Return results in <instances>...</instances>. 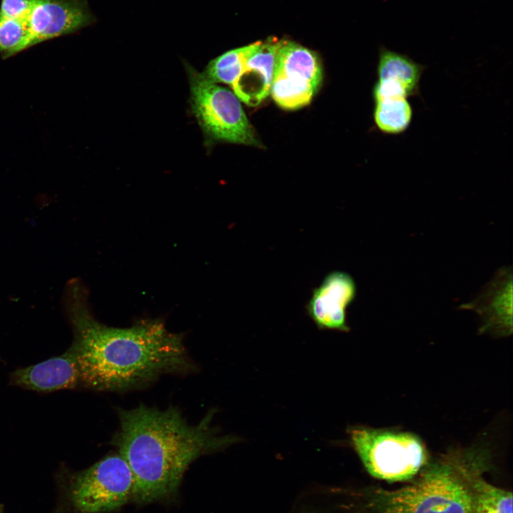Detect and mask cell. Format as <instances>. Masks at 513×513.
<instances>
[{
	"mask_svg": "<svg viewBox=\"0 0 513 513\" xmlns=\"http://www.w3.org/2000/svg\"><path fill=\"white\" fill-rule=\"evenodd\" d=\"M186 70L191 109L205 135L214 140L259 146L254 130L236 95L188 63Z\"/></svg>",
	"mask_w": 513,
	"mask_h": 513,
	"instance_id": "5b68a950",
	"label": "cell"
},
{
	"mask_svg": "<svg viewBox=\"0 0 513 513\" xmlns=\"http://www.w3.org/2000/svg\"><path fill=\"white\" fill-rule=\"evenodd\" d=\"M374 101L373 120L380 132L398 135L407 130L413 114L407 98H390Z\"/></svg>",
	"mask_w": 513,
	"mask_h": 513,
	"instance_id": "5bb4252c",
	"label": "cell"
},
{
	"mask_svg": "<svg viewBox=\"0 0 513 513\" xmlns=\"http://www.w3.org/2000/svg\"><path fill=\"white\" fill-rule=\"evenodd\" d=\"M95 21L87 0H38L30 17L33 46L74 33Z\"/></svg>",
	"mask_w": 513,
	"mask_h": 513,
	"instance_id": "9c48e42d",
	"label": "cell"
},
{
	"mask_svg": "<svg viewBox=\"0 0 513 513\" xmlns=\"http://www.w3.org/2000/svg\"><path fill=\"white\" fill-rule=\"evenodd\" d=\"M425 69L406 54L390 50L383 46L378 52V80H390L400 84L409 97L419 91L420 81Z\"/></svg>",
	"mask_w": 513,
	"mask_h": 513,
	"instance_id": "4fadbf2b",
	"label": "cell"
},
{
	"mask_svg": "<svg viewBox=\"0 0 513 513\" xmlns=\"http://www.w3.org/2000/svg\"><path fill=\"white\" fill-rule=\"evenodd\" d=\"M134 484L128 464L115 453L76 474L71 483L70 498L82 513L108 512L133 499Z\"/></svg>",
	"mask_w": 513,
	"mask_h": 513,
	"instance_id": "8992f818",
	"label": "cell"
},
{
	"mask_svg": "<svg viewBox=\"0 0 513 513\" xmlns=\"http://www.w3.org/2000/svg\"><path fill=\"white\" fill-rule=\"evenodd\" d=\"M9 382L12 385L40 393L74 389L81 385L74 352L69 347L60 356L18 368L11 373Z\"/></svg>",
	"mask_w": 513,
	"mask_h": 513,
	"instance_id": "30bf717a",
	"label": "cell"
},
{
	"mask_svg": "<svg viewBox=\"0 0 513 513\" xmlns=\"http://www.w3.org/2000/svg\"><path fill=\"white\" fill-rule=\"evenodd\" d=\"M323 78L318 56L295 42L284 41L276 54L270 93L282 108L309 104Z\"/></svg>",
	"mask_w": 513,
	"mask_h": 513,
	"instance_id": "52a82bcc",
	"label": "cell"
},
{
	"mask_svg": "<svg viewBox=\"0 0 513 513\" xmlns=\"http://www.w3.org/2000/svg\"><path fill=\"white\" fill-rule=\"evenodd\" d=\"M472 513H512V492L479 478L475 484Z\"/></svg>",
	"mask_w": 513,
	"mask_h": 513,
	"instance_id": "e0dca14e",
	"label": "cell"
},
{
	"mask_svg": "<svg viewBox=\"0 0 513 513\" xmlns=\"http://www.w3.org/2000/svg\"><path fill=\"white\" fill-rule=\"evenodd\" d=\"M3 512V507L0 505V513Z\"/></svg>",
	"mask_w": 513,
	"mask_h": 513,
	"instance_id": "d6986e66",
	"label": "cell"
},
{
	"mask_svg": "<svg viewBox=\"0 0 513 513\" xmlns=\"http://www.w3.org/2000/svg\"><path fill=\"white\" fill-rule=\"evenodd\" d=\"M489 467L485 450H450L428 462L410 484L370 490L365 513H472L475 484Z\"/></svg>",
	"mask_w": 513,
	"mask_h": 513,
	"instance_id": "3957f363",
	"label": "cell"
},
{
	"mask_svg": "<svg viewBox=\"0 0 513 513\" xmlns=\"http://www.w3.org/2000/svg\"><path fill=\"white\" fill-rule=\"evenodd\" d=\"M284 41L275 38L261 41L249 56L231 86L239 100L249 106H256L269 94L276 54Z\"/></svg>",
	"mask_w": 513,
	"mask_h": 513,
	"instance_id": "7c38bea8",
	"label": "cell"
},
{
	"mask_svg": "<svg viewBox=\"0 0 513 513\" xmlns=\"http://www.w3.org/2000/svg\"><path fill=\"white\" fill-rule=\"evenodd\" d=\"M356 294L351 275L343 271H331L313 290L306 306L307 314L319 329L348 332L346 309Z\"/></svg>",
	"mask_w": 513,
	"mask_h": 513,
	"instance_id": "ba28073f",
	"label": "cell"
},
{
	"mask_svg": "<svg viewBox=\"0 0 513 513\" xmlns=\"http://www.w3.org/2000/svg\"><path fill=\"white\" fill-rule=\"evenodd\" d=\"M348 432L363 466L375 478L411 480L428 463L425 445L415 434L362 426Z\"/></svg>",
	"mask_w": 513,
	"mask_h": 513,
	"instance_id": "277c9868",
	"label": "cell"
},
{
	"mask_svg": "<svg viewBox=\"0 0 513 513\" xmlns=\"http://www.w3.org/2000/svg\"><path fill=\"white\" fill-rule=\"evenodd\" d=\"M38 0H1L0 14L11 19L30 20Z\"/></svg>",
	"mask_w": 513,
	"mask_h": 513,
	"instance_id": "ac0fdd59",
	"label": "cell"
},
{
	"mask_svg": "<svg viewBox=\"0 0 513 513\" xmlns=\"http://www.w3.org/2000/svg\"><path fill=\"white\" fill-rule=\"evenodd\" d=\"M462 309L476 311L483 321L482 330L500 335L512 331V268L499 269L480 294Z\"/></svg>",
	"mask_w": 513,
	"mask_h": 513,
	"instance_id": "8fae6325",
	"label": "cell"
},
{
	"mask_svg": "<svg viewBox=\"0 0 513 513\" xmlns=\"http://www.w3.org/2000/svg\"><path fill=\"white\" fill-rule=\"evenodd\" d=\"M260 43L261 41H257L223 53L211 60L202 73L214 83H222L231 86Z\"/></svg>",
	"mask_w": 513,
	"mask_h": 513,
	"instance_id": "9a60e30c",
	"label": "cell"
},
{
	"mask_svg": "<svg viewBox=\"0 0 513 513\" xmlns=\"http://www.w3.org/2000/svg\"><path fill=\"white\" fill-rule=\"evenodd\" d=\"M33 46L30 20L6 17L0 14V56L8 58Z\"/></svg>",
	"mask_w": 513,
	"mask_h": 513,
	"instance_id": "2e32d148",
	"label": "cell"
},
{
	"mask_svg": "<svg viewBox=\"0 0 513 513\" xmlns=\"http://www.w3.org/2000/svg\"><path fill=\"white\" fill-rule=\"evenodd\" d=\"M88 291L79 279L67 283L63 297L72 328L71 348L76 358L81 385L98 391H125L153 382L165 374L195 370L182 333L171 332L161 318L138 321L118 328L93 315Z\"/></svg>",
	"mask_w": 513,
	"mask_h": 513,
	"instance_id": "6da1fadb",
	"label": "cell"
},
{
	"mask_svg": "<svg viewBox=\"0 0 513 513\" xmlns=\"http://www.w3.org/2000/svg\"><path fill=\"white\" fill-rule=\"evenodd\" d=\"M117 413L119 429L112 442L133 472V499L140 503L170 495L196 459L239 440L218 432L213 410L195 425L173 405L159 409L140 404Z\"/></svg>",
	"mask_w": 513,
	"mask_h": 513,
	"instance_id": "7a4b0ae2",
	"label": "cell"
}]
</instances>
